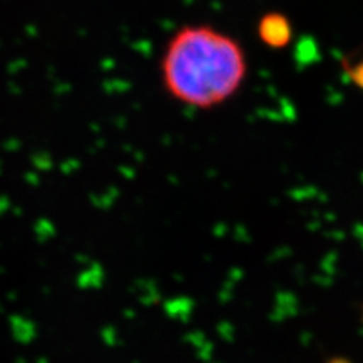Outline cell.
Here are the masks:
<instances>
[{
  "mask_svg": "<svg viewBox=\"0 0 363 363\" xmlns=\"http://www.w3.org/2000/svg\"><path fill=\"white\" fill-rule=\"evenodd\" d=\"M245 74L241 45L208 26L179 30L162 60V81L169 96L199 109H211L229 100Z\"/></svg>",
  "mask_w": 363,
  "mask_h": 363,
  "instance_id": "1",
  "label": "cell"
},
{
  "mask_svg": "<svg viewBox=\"0 0 363 363\" xmlns=\"http://www.w3.org/2000/svg\"><path fill=\"white\" fill-rule=\"evenodd\" d=\"M259 37L272 49L285 48L292 37L289 20L279 13L264 16L257 26Z\"/></svg>",
  "mask_w": 363,
  "mask_h": 363,
  "instance_id": "2",
  "label": "cell"
},
{
  "mask_svg": "<svg viewBox=\"0 0 363 363\" xmlns=\"http://www.w3.org/2000/svg\"><path fill=\"white\" fill-rule=\"evenodd\" d=\"M351 77H353V81L363 86V62L357 64L354 68H351Z\"/></svg>",
  "mask_w": 363,
  "mask_h": 363,
  "instance_id": "3",
  "label": "cell"
}]
</instances>
